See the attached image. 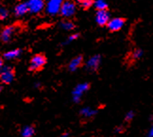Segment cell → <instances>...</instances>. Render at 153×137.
<instances>
[{"mask_svg": "<svg viewBox=\"0 0 153 137\" xmlns=\"http://www.w3.org/2000/svg\"><path fill=\"white\" fill-rule=\"evenodd\" d=\"M124 24H125L124 19L117 17V18H114V19L110 20L107 23V27L111 31H118L123 28Z\"/></svg>", "mask_w": 153, "mask_h": 137, "instance_id": "8", "label": "cell"}, {"mask_svg": "<svg viewBox=\"0 0 153 137\" xmlns=\"http://www.w3.org/2000/svg\"><path fill=\"white\" fill-rule=\"evenodd\" d=\"M15 32V27L14 26H9L6 27L2 32L0 33V40H1L3 43H8L13 38V34Z\"/></svg>", "mask_w": 153, "mask_h": 137, "instance_id": "7", "label": "cell"}, {"mask_svg": "<svg viewBox=\"0 0 153 137\" xmlns=\"http://www.w3.org/2000/svg\"><path fill=\"white\" fill-rule=\"evenodd\" d=\"M97 114V111L90 108V107H85V108H82L80 110V115L82 117H84V118L94 117Z\"/></svg>", "mask_w": 153, "mask_h": 137, "instance_id": "15", "label": "cell"}, {"mask_svg": "<svg viewBox=\"0 0 153 137\" xmlns=\"http://www.w3.org/2000/svg\"><path fill=\"white\" fill-rule=\"evenodd\" d=\"M63 0H48L45 5L46 13L50 15H55L60 13L61 7L62 5Z\"/></svg>", "mask_w": 153, "mask_h": 137, "instance_id": "4", "label": "cell"}, {"mask_svg": "<svg viewBox=\"0 0 153 137\" xmlns=\"http://www.w3.org/2000/svg\"><path fill=\"white\" fill-rule=\"evenodd\" d=\"M61 27L63 29H65V31H72V29H74V28H75V25L73 24V22L65 20L61 23Z\"/></svg>", "mask_w": 153, "mask_h": 137, "instance_id": "17", "label": "cell"}, {"mask_svg": "<svg viewBox=\"0 0 153 137\" xmlns=\"http://www.w3.org/2000/svg\"><path fill=\"white\" fill-rule=\"evenodd\" d=\"M2 90H3V86H2V85H0V93L2 92Z\"/></svg>", "mask_w": 153, "mask_h": 137, "instance_id": "27", "label": "cell"}, {"mask_svg": "<svg viewBox=\"0 0 153 137\" xmlns=\"http://www.w3.org/2000/svg\"><path fill=\"white\" fill-rule=\"evenodd\" d=\"M142 56H143V50L142 49L137 48V49H135L132 53V58L134 60H139Z\"/></svg>", "mask_w": 153, "mask_h": 137, "instance_id": "19", "label": "cell"}, {"mask_svg": "<svg viewBox=\"0 0 153 137\" xmlns=\"http://www.w3.org/2000/svg\"><path fill=\"white\" fill-rule=\"evenodd\" d=\"M148 137H153V127L151 126L149 130V133H148Z\"/></svg>", "mask_w": 153, "mask_h": 137, "instance_id": "23", "label": "cell"}, {"mask_svg": "<svg viewBox=\"0 0 153 137\" xmlns=\"http://www.w3.org/2000/svg\"><path fill=\"white\" fill-rule=\"evenodd\" d=\"M69 136H70L69 133H63L62 134L60 135V137H69Z\"/></svg>", "mask_w": 153, "mask_h": 137, "instance_id": "24", "label": "cell"}, {"mask_svg": "<svg viewBox=\"0 0 153 137\" xmlns=\"http://www.w3.org/2000/svg\"><path fill=\"white\" fill-rule=\"evenodd\" d=\"M28 11V8H27V3H20L18 4L15 7L14 9V14L16 16H23L25 15L27 13Z\"/></svg>", "mask_w": 153, "mask_h": 137, "instance_id": "14", "label": "cell"}, {"mask_svg": "<svg viewBox=\"0 0 153 137\" xmlns=\"http://www.w3.org/2000/svg\"><path fill=\"white\" fill-rule=\"evenodd\" d=\"M122 130H123V127H117L115 129V132L116 133H120V132H122Z\"/></svg>", "mask_w": 153, "mask_h": 137, "instance_id": "25", "label": "cell"}, {"mask_svg": "<svg viewBox=\"0 0 153 137\" xmlns=\"http://www.w3.org/2000/svg\"><path fill=\"white\" fill-rule=\"evenodd\" d=\"M76 10V5L74 2L64 1V2H62L60 13H62V16L66 17V18H69V17H71L75 14Z\"/></svg>", "mask_w": 153, "mask_h": 137, "instance_id": "5", "label": "cell"}, {"mask_svg": "<svg viewBox=\"0 0 153 137\" xmlns=\"http://www.w3.org/2000/svg\"><path fill=\"white\" fill-rule=\"evenodd\" d=\"M100 63H101L100 55H94L87 61L86 66H87L88 70L93 71L94 72V71H97L98 69L99 65H100Z\"/></svg>", "mask_w": 153, "mask_h": 137, "instance_id": "9", "label": "cell"}, {"mask_svg": "<svg viewBox=\"0 0 153 137\" xmlns=\"http://www.w3.org/2000/svg\"><path fill=\"white\" fill-rule=\"evenodd\" d=\"M94 5H95L96 9H97V10H106L107 8V2L105 1V0H96L95 2H94Z\"/></svg>", "mask_w": 153, "mask_h": 137, "instance_id": "16", "label": "cell"}, {"mask_svg": "<svg viewBox=\"0 0 153 137\" xmlns=\"http://www.w3.org/2000/svg\"><path fill=\"white\" fill-rule=\"evenodd\" d=\"M36 130L35 127L32 125H27V126L23 127L21 130V136L22 137H32L35 135Z\"/></svg>", "mask_w": 153, "mask_h": 137, "instance_id": "12", "label": "cell"}, {"mask_svg": "<svg viewBox=\"0 0 153 137\" xmlns=\"http://www.w3.org/2000/svg\"><path fill=\"white\" fill-rule=\"evenodd\" d=\"M14 80V71L13 68L8 66H2L0 69V81L4 84H10Z\"/></svg>", "mask_w": 153, "mask_h": 137, "instance_id": "2", "label": "cell"}, {"mask_svg": "<svg viewBox=\"0 0 153 137\" xmlns=\"http://www.w3.org/2000/svg\"><path fill=\"white\" fill-rule=\"evenodd\" d=\"M22 54V49L20 48H16V49H13V50H10V51H7L4 54V58L6 60H15L17 58H19Z\"/></svg>", "mask_w": 153, "mask_h": 137, "instance_id": "13", "label": "cell"}, {"mask_svg": "<svg viewBox=\"0 0 153 137\" xmlns=\"http://www.w3.org/2000/svg\"><path fill=\"white\" fill-rule=\"evenodd\" d=\"M46 63V59L43 54H36L33 56L29 63V70L30 71H39L42 69Z\"/></svg>", "mask_w": 153, "mask_h": 137, "instance_id": "3", "label": "cell"}, {"mask_svg": "<svg viewBox=\"0 0 153 137\" xmlns=\"http://www.w3.org/2000/svg\"><path fill=\"white\" fill-rule=\"evenodd\" d=\"M28 11L32 13H38L42 11L45 8V2L44 0H28L27 3Z\"/></svg>", "mask_w": 153, "mask_h": 137, "instance_id": "6", "label": "cell"}, {"mask_svg": "<svg viewBox=\"0 0 153 137\" xmlns=\"http://www.w3.org/2000/svg\"><path fill=\"white\" fill-rule=\"evenodd\" d=\"M110 21V13L106 10H97L96 14V22L99 26H105Z\"/></svg>", "mask_w": 153, "mask_h": 137, "instance_id": "10", "label": "cell"}, {"mask_svg": "<svg viewBox=\"0 0 153 137\" xmlns=\"http://www.w3.org/2000/svg\"><path fill=\"white\" fill-rule=\"evenodd\" d=\"M82 63H83V58H82V56H76L74 59H72L71 62L69 63L68 69L70 71H72V72H74V71H76L79 67L81 66Z\"/></svg>", "mask_w": 153, "mask_h": 137, "instance_id": "11", "label": "cell"}, {"mask_svg": "<svg viewBox=\"0 0 153 137\" xmlns=\"http://www.w3.org/2000/svg\"><path fill=\"white\" fill-rule=\"evenodd\" d=\"M78 38H79V34H76V33L70 35V36L68 37V39H67V41H66V42H64V43H63V45H67V44L71 43V42L75 41L76 39H78Z\"/></svg>", "mask_w": 153, "mask_h": 137, "instance_id": "21", "label": "cell"}, {"mask_svg": "<svg viewBox=\"0 0 153 137\" xmlns=\"http://www.w3.org/2000/svg\"><path fill=\"white\" fill-rule=\"evenodd\" d=\"M9 15V11L5 8H0V19H6Z\"/></svg>", "mask_w": 153, "mask_h": 137, "instance_id": "20", "label": "cell"}, {"mask_svg": "<svg viewBox=\"0 0 153 137\" xmlns=\"http://www.w3.org/2000/svg\"><path fill=\"white\" fill-rule=\"evenodd\" d=\"M133 118H134V112L128 111L125 115V120L126 121H131Z\"/></svg>", "mask_w": 153, "mask_h": 137, "instance_id": "22", "label": "cell"}, {"mask_svg": "<svg viewBox=\"0 0 153 137\" xmlns=\"http://www.w3.org/2000/svg\"><path fill=\"white\" fill-rule=\"evenodd\" d=\"M79 5L83 8H90L91 6L94 4V0H78Z\"/></svg>", "mask_w": 153, "mask_h": 137, "instance_id": "18", "label": "cell"}, {"mask_svg": "<svg viewBox=\"0 0 153 137\" xmlns=\"http://www.w3.org/2000/svg\"><path fill=\"white\" fill-rule=\"evenodd\" d=\"M90 89V84L87 82L83 83H79V84L76 85L74 90L72 92V98L75 103H79L82 96Z\"/></svg>", "mask_w": 153, "mask_h": 137, "instance_id": "1", "label": "cell"}, {"mask_svg": "<svg viewBox=\"0 0 153 137\" xmlns=\"http://www.w3.org/2000/svg\"><path fill=\"white\" fill-rule=\"evenodd\" d=\"M2 66H3V60L0 58V69L2 68Z\"/></svg>", "mask_w": 153, "mask_h": 137, "instance_id": "26", "label": "cell"}]
</instances>
